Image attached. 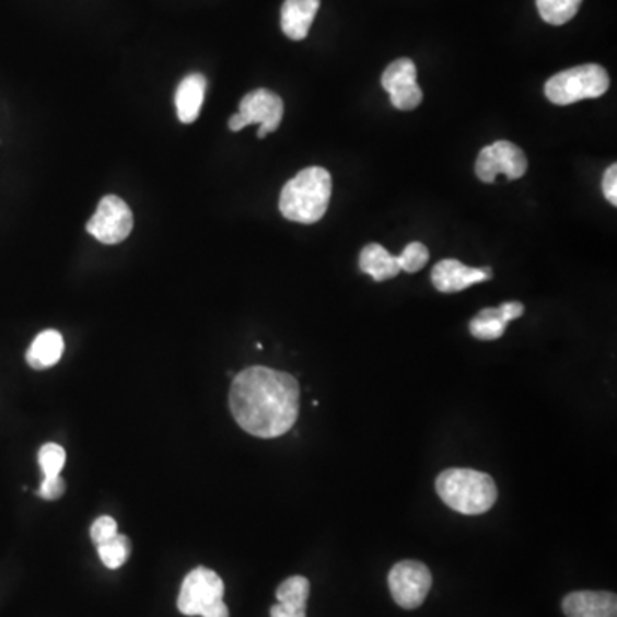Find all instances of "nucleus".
<instances>
[{
    "mask_svg": "<svg viewBox=\"0 0 617 617\" xmlns=\"http://www.w3.org/2000/svg\"><path fill=\"white\" fill-rule=\"evenodd\" d=\"M222 578L208 568H196L187 574L178 592L177 607L184 616L230 617Z\"/></svg>",
    "mask_w": 617,
    "mask_h": 617,
    "instance_id": "obj_4",
    "label": "nucleus"
},
{
    "mask_svg": "<svg viewBox=\"0 0 617 617\" xmlns=\"http://www.w3.org/2000/svg\"><path fill=\"white\" fill-rule=\"evenodd\" d=\"M92 540L96 547L102 546V544L108 543L115 535L119 534L117 532V522L110 516H100L98 520H95V523L92 525Z\"/></svg>",
    "mask_w": 617,
    "mask_h": 617,
    "instance_id": "obj_23",
    "label": "nucleus"
},
{
    "mask_svg": "<svg viewBox=\"0 0 617 617\" xmlns=\"http://www.w3.org/2000/svg\"><path fill=\"white\" fill-rule=\"evenodd\" d=\"M132 211L119 196H105L96 206L95 214L86 223V232L107 246L126 241L132 232Z\"/></svg>",
    "mask_w": 617,
    "mask_h": 617,
    "instance_id": "obj_7",
    "label": "nucleus"
},
{
    "mask_svg": "<svg viewBox=\"0 0 617 617\" xmlns=\"http://www.w3.org/2000/svg\"><path fill=\"white\" fill-rule=\"evenodd\" d=\"M583 0H537L538 14L552 26L570 23Z\"/></svg>",
    "mask_w": 617,
    "mask_h": 617,
    "instance_id": "obj_19",
    "label": "nucleus"
},
{
    "mask_svg": "<svg viewBox=\"0 0 617 617\" xmlns=\"http://www.w3.org/2000/svg\"><path fill=\"white\" fill-rule=\"evenodd\" d=\"M528 171V160L516 144L510 141H496L484 148L475 163V174L486 184L496 183L498 175H507L510 181L522 178Z\"/></svg>",
    "mask_w": 617,
    "mask_h": 617,
    "instance_id": "obj_9",
    "label": "nucleus"
},
{
    "mask_svg": "<svg viewBox=\"0 0 617 617\" xmlns=\"http://www.w3.org/2000/svg\"><path fill=\"white\" fill-rule=\"evenodd\" d=\"M609 74L598 63H585L552 75L544 88L555 105H571L586 98H598L609 90Z\"/></svg>",
    "mask_w": 617,
    "mask_h": 617,
    "instance_id": "obj_5",
    "label": "nucleus"
},
{
    "mask_svg": "<svg viewBox=\"0 0 617 617\" xmlns=\"http://www.w3.org/2000/svg\"><path fill=\"white\" fill-rule=\"evenodd\" d=\"M63 492H66V482H63L60 475H57V477H44V482H42L40 489H38V496L47 499V501H56V499L62 498Z\"/></svg>",
    "mask_w": 617,
    "mask_h": 617,
    "instance_id": "obj_24",
    "label": "nucleus"
},
{
    "mask_svg": "<svg viewBox=\"0 0 617 617\" xmlns=\"http://www.w3.org/2000/svg\"><path fill=\"white\" fill-rule=\"evenodd\" d=\"M311 583L304 577H290L277 590V606L271 607V617H307V606Z\"/></svg>",
    "mask_w": 617,
    "mask_h": 617,
    "instance_id": "obj_15",
    "label": "nucleus"
},
{
    "mask_svg": "<svg viewBox=\"0 0 617 617\" xmlns=\"http://www.w3.org/2000/svg\"><path fill=\"white\" fill-rule=\"evenodd\" d=\"M491 278V268H470L458 259H443L432 268L431 273L432 286L443 293L462 292Z\"/></svg>",
    "mask_w": 617,
    "mask_h": 617,
    "instance_id": "obj_11",
    "label": "nucleus"
},
{
    "mask_svg": "<svg viewBox=\"0 0 617 617\" xmlns=\"http://www.w3.org/2000/svg\"><path fill=\"white\" fill-rule=\"evenodd\" d=\"M321 0H286L281 5V30L290 40L301 42L308 35Z\"/></svg>",
    "mask_w": 617,
    "mask_h": 617,
    "instance_id": "obj_14",
    "label": "nucleus"
},
{
    "mask_svg": "<svg viewBox=\"0 0 617 617\" xmlns=\"http://www.w3.org/2000/svg\"><path fill=\"white\" fill-rule=\"evenodd\" d=\"M331 199V175L323 166H308L286 184L280 195V211L290 222H319Z\"/></svg>",
    "mask_w": 617,
    "mask_h": 617,
    "instance_id": "obj_2",
    "label": "nucleus"
},
{
    "mask_svg": "<svg viewBox=\"0 0 617 617\" xmlns=\"http://www.w3.org/2000/svg\"><path fill=\"white\" fill-rule=\"evenodd\" d=\"M229 401L235 422L244 431L261 440H273L298 422L301 388L287 372L256 365L234 377Z\"/></svg>",
    "mask_w": 617,
    "mask_h": 617,
    "instance_id": "obj_1",
    "label": "nucleus"
},
{
    "mask_svg": "<svg viewBox=\"0 0 617 617\" xmlns=\"http://www.w3.org/2000/svg\"><path fill=\"white\" fill-rule=\"evenodd\" d=\"M525 313L522 302H504L499 307L482 308L474 319L470 321L472 337L477 340H499L507 331L510 321L519 319Z\"/></svg>",
    "mask_w": 617,
    "mask_h": 617,
    "instance_id": "obj_12",
    "label": "nucleus"
},
{
    "mask_svg": "<svg viewBox=\"0 0 617 617\" xmlns=\"http://www.w3.org/2000/svg\"><path fill=\"white\" fill-rule=\"evenodd\" d=\"M443 503L462 514H482L498 501V487L491 475L472 468H450L435 480Z\"/></svg>",
    "mask_w": 617,
    "mask_h": 617,
    "instance_id": "obj_3",
    "label": "nucleus"
},
{
    "mask_svg": "<svg viewBox=\"0 0 617 617\" xmlns=\"http://www.w3.org/2000/svg\"><path fill=\"white\" fill-rule=\"evenodd\" d=\"M400 271L417 273L429 263V249L420 242H411L405 247L404 253L396 257Z\"/></svg>",
    "mask_w": 617,
    "mask_h": 617,
    "instance_id": "obj_22",
    "label": "nucleus"
},
{
    "mask_svg": "<svg viewBox=\"0 0 617 617\" xmlns=\"http://www.w3.org/2000/svg\"><path fill=\"white\" fill-rule=\"evenodd\" d=\"M98 549L100 559L108 570H119L120 566L131 556V543L126 535L117 534L108 543L96 547Z\"/></svg>",
    "mask_w": 617,
    "mask_h": 617,
    "instance_id": "obj_20",
    "label": "nucleus"
},
{
    "mask_svg": "<svg viewBox=\"0 0 617 617\" xmlns=\"http://www.w3.org/2000/svg\"><path fill=\"white\" fill-rule=\"evenodd\" d=\"M38 463H40L44 477H57L66 465V452L59 444H45L38 453Z\"/></svg>",
    "mask_w": 617,
    "mask_h": 617,
    "instance_id": "obj_21",
    "label": "nucleus"
},
{
    "mask_svg": "<svg viewBox=\"0 0 617 617\" xmlns=\"http://www.w3.org/2000/svg\"><path fill=\"white\" fill-rule=\"evenodd\" d=\"M359 266L372 280L386 281L400 273L398 259L380 244H369L360 251Z\"/></svg>",
    "mask_w": 617,
    "mask_h": 617,
    "instance_id": "obj_17",
    "label": "nucleus"
},
{
    "mask_svg": "<svg viewBox=\"0 0 617 617\" xmlns=\"http://www.w3.org/2000/svg\"><path fill=\"white\" fill-rule=\"evenodd\" d=\"M388 585L398 606L404 609H417L428 597L432 574L423 562L400 561L389 571Z\"/></svg>",
    "mask_w": 617,
    "mask_h": 617,
    "instance_id": "obj_8",
    "label": "nucleus"
},
{
    "mask_svg": "<svg viewBox=\"0 0 617 617\" xmlns=\"http://www.w3.org/2000/svg\"><path fill=\"white\" fill-rule=\"evenodd\" d=\"M62 353V335L56 329H47L33 341L32 347L26 352V362L36 371H44V369L54 368Z\"/></svg>",
    "mask_w": 617,
    "mask_h": 617,
    "instance_id": "obj_18",
    "label": "nucleus"
},
{
    "mask_svg": "<svg viewBox=\"0 0 617 617\" xmlns=\"http://www.w3.org/2000/svg\"><path fill=\"white\" fill-rule=\"evenodd\" d=\"M568 617H617V597L610 592H573L562 601Z\"/></svg>",
    "mask_w": 617,
    "mask_h": 617,
    "instance_id": "obj_13",
    "label": "nucleus"
},
{
    "mask_svg": "<svg viewBox=\"0 0 617 617\" xmlns=\"http://www.w3.org/2000/svg\"><path fill=\"white\" fill-rule=\"evenodd\" d=\"M206 81L202 74H189L178 83L175 92V107H177L178 120L183 124H193L198 120L201 114L202 103H205Z\"/></svg>",
    "mask_w": 617,
    "mask_h": 617,
    "instance_id": "obj_16",
    "label": "nucleus"
},
{
    "mask_svg": "<svg viewBox=\"0 0 617 617\" xmlns=\"http://www.w3.org/2000/svg\"><path fill=\"white\" fill-rule=\"evenodd\" d=\"M602 189H604L607 201L617 206V165H610L607 168L604 178H602Z\"/></svg>",
    "mask_w": 617,
    "mask_h": 617,
    "instance_id": "obj_25",
    "label": "nucleus"
},
{
    "mask_svg": "<svg viewBox=\"0 0 617 617\" xmlns=\"http://www.w3.org/2000/svg\"><path fill=\"white\" fill-rule=\"evenodd\" d=\"M381 84L389 95V102L398 110H414L422 103V90L417 83L416 63L410 59H398L383 72Z\"/></svg>",
    "mask_w": 617,
    "mask_h": 617,
    "instance_id": "obj_10",
    "label": "nucleus"
},
{
    "mask_svg": "<svg viewBox=\"0 0 617 617\" xmlns=\"http://www.w3.org/2000/svg\"><path fill=\"white\" fill-rule=\"evenodd\" d=\"M283 119V100L269 90H254L242 98L241 107L229 120L230 131H242L244 127L259 124L257 138L277 131Z\"/></svg>",
    "mask_w": 617,
    "mask_h": 617,
    "instance_id": "obj_6",
    "label": "nucleus"
}]
</instances>
